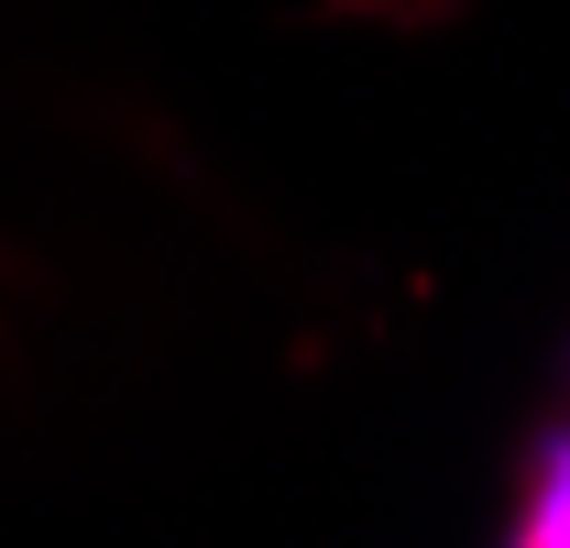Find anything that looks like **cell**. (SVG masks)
I'll use <instances>...</instances> for the list:
<instances>
[{
  "label": "cell",
  "mask_w": 570,
  "mask_h": 548,
  "mask_svg": "<svg viewBox=\"0 0 570 548\" xmlns=\"http://www.w3.org/2000/svg\"><path fill=\"white\" fill-rule=\"evenodd\" d=\"M527 548H570V450L549 461V482H538V516H527Z\"/></svg>",
  "instance_id": "6da1fadb"
}]
</instances>
